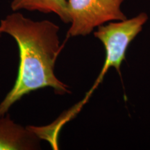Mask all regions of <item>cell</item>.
Returning <instances> with one entry per match:
<instances>
[{
	"instance_id": "cell-1",
	"label": "cell",
	"mask_w": 150,
	"mask_h": 150,
	"mask_svg": "<svg viewBox=\"0 0 150 150\" xmlns=\"http://www.w3.org/2000/svg\"><path fill=\"white\" fill-rule=\"evenodd\" d=\"M59 27L49 20L33 21L20 13L0 21V35L13 38L20 55L18 76L12 89L0 103V117L24 95L45 88L57 95L70 93L69 86L56 77V61L61 52Z\"/></svg>"
},
{
	"instance_id": "cell-2",
	"label": "cell",
	"mask_w": 150,
	"mask_h": 150,
	"mask_svg": "<svg viewBox=\"0 0 150 150\" xmlns=\"http://www.w3.org/2000/svg\"><path fill=\"white\" fill-rule=\"evenodd\" d=\"M147 20V13H141L134 18L102 24L97 27L94 35L104 45L106 57L102 71L93 89L102 81L110 67H114L119 72L129 45L142 31Z\"/></svg>"
},
{
	"instance_id": "cell-3",
	"label": "cell",
	"mask_w": 150,
	"mask_h": 150,
	"mask_svg": "<svg viewBox=\"0 0 150 150\" xmlns=\"http://www.w3.org/2000/svg\"><path fill=\"white\" fill-rule=\"evenodd\" d=\"M124 0H68L71 26L67 36H86L110 21L127 19L121 10Z\"/></svg>"
},
{
	"instance_id": "cell-4",
	"label": "cell",
	"mask_w": 150,
	"mask_h": 150,
	"mask_svg": "<svg viewBox=\"0 0 150 150\" xmlns=\"http://www.w3.org/2000/svg\"><path fill=\"white\" fill-rule=\"evenodd\" d=\"M41 140L31 126L16 123L9 114L0 117V150L40 149Z\"/></svg>"
},
{
	"instance_id": "cell-5",
	"label": "cell",
	"mask_w": 150,
	"mask_h": 150,
	"mask_svg": "<svg viewBox=\"0 0 150 150\" xmlns=\"http://www.w3.org/2000/svg\"><path fill=\"white\" fill-rule=\"evenodd\" d=\"M11 8L14 12L24 9L44 13H53L63 22L70 23L67 0H13Z\"/></svg>"
}]
</instances>
